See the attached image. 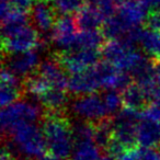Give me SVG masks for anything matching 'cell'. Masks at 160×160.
Returning <instances> with one entry per match:
<instances>
[{"label":"cell","mask_w":160,"mask_h":160,"mask_svg":"<svg viewBox=\"0 0 160 160\" xmlns=\"http://www.w3.org/2000/svg\"><path fill=\"white\" fill-rule=\"evenodd\" d=\"M42 129L49 156L67 159L71 156L75 140L72 125L64 111H47L43 116Z\"/></svg>","instance_id":"6da1fadb"},{"label":"cell","mask_w":160,"mask_h":160,"mask_svg":"<svg viewBox=\"0 0 160 160\" xmlns=\"http://www.w3.org/2000/svg\"><path fill=\"white\" fill-rule=\"evenodd\" d=\"M6 144L16 152L29 159H38L47 153V145L43 129L36 123L17 127L8 134Z\"/></svg>","instance_id":"7a4b0ae2"},{"label":"cell","mask_w":160,"mask_h":160,"mask_svg":"<svg viewBox=\"0 0 160 160\" xmlns=\"http://www.w3.org/2000/svg\"><path fill=\"white\" fill-rule=\"evenodd\" d=\"M42 108L38 102L17 101L12 104L2 108L1 111V128L5 135L11 133L17 127L25 124H34L43 118Z\"/></svg>","instance_id":"3957f363"},{"label":"cell","mask_w":160,"mask_h":160,"mask_svg":"<svg viewBox=\"0 0 160 160\" xmlns=\"http://www.w3.org/2000/svg\"><path fill=\"white\" fill-rule=\"evenodd\" d=\"M41 36L38 31L29 23L11 30L2 31L3 55L24 53L38 46Z\"/></svg>","instance_id":"277c9868"},{"label":"cell","mask_w":160,"mask_h":160,"mask_svg":"<svg viewBox=\"0 0 160 160\" xmlns=\"http://www.w3.org/2000/svg\"><path fill=\"white\" fill-rule=\"evenodd\" d=\"M70 112L78 120L96 123L110 118L102 94L90 93L76 97L70 103Z\"/></svg>","instance_id":"5b68a950"},{"label":"cell","mask_w":160,"mask_h":160,"mask_svg":"<svg viewBox=\"0 0 160 160\" xmlns=\"http://www.w3.org/2000/svg\"><path fill=\"white\" fill-rule=\"evenodd\" d=\"M140 118L138 111L127 108L121 110L113 118V138L128 149L137 147V126Z\"/></svg>","instance_id":"8992f818"},{"label":"cell","mask_w":160,"mask_h":160,"mask_svg":"<svg viewBox=\"0 0 160 160\" xmlns=\"http://www.w3.org/2000/svg\"><path fill=\"white\" fill-rule=\"evenodd\" d=\"M54 56L57 58V60L67 72L73 75L88 70L98 64L101 53L98 49L76 48L62 53L55 52Z\"/></svg>","instance_id":"52a82bcc"},{"label":"cell","mask_w":160,"mask_h":160,"mask_svg":"<svg viewBox=\"0 0 160 160\" xmlns=\"http://www.w3.org/2000/svg\"><path fill=\"white\" fill-rule=\"evenodd\" d=\"M77 23L70 16H62L57 19L49 35V41L57 48L56 53H62L73 49L77 38Z\"/></svg>","instance_id":"ba28073f"},{"label":"cell","mask_w":160,"mask_h":160,"mask_svg":"<svg viewBox=\"0 0 160 160\" xmlns=\"http://www.w3.org/2000/svg\"><path fill=\"white\" fill-rule=\"evenodd\" d=\"M40 53L38 48L24 52V53L11 54L5 56L3 67L9 69L19 78H28L38 69L40 62Z\"/></svg>","instance_id":"9c48e42d"},{"label":"cell","mask_w":160,"mask_h":160,"mask_svg":"<svg viewBox=\"0 0 160 160\" xmlns=\"http://www.w3.org/2000/svg\"><path fill=\"white\" fill-rule=\"evenodd\" d=\"M102 88L96 65L88 70L73 73L68 78V91L76 97L96 93Z\"/></svg>","instance_id":"30bf717a"},{"label":"cell","mask_w":160,"mask_h":160,"mask_svg":"<svg viewBox=\"0 0 160 160\" xmlns=\"http://www.w3.org/2000/svg\"><path fill=\"white\" fill-rule=\"evenodd\" d=\"M30 19L33 27L40 33L47 34L53 31L57 21V12L55 8L47 3L46 1L35 2L30 9Z\"/></svg>","instance_id":"8fae6325"},{"label":"cell","mask_w":160,"mask_h":160,"mask_svg":"<svg viewBox=\"0 0 160 160\" xmlns=\"http://www.w3.org/2000/svg\"><path fill=\"white\" fill-rule=\"evenodd\" d=\"M24 92V86L21 78L3 67L1 72V89H0V103L6 108L19 101Z\"/></svg>","instance_id":"7c38bea8"},{"label":"cell","mask_w":160,"mask_h":160,"mask_svg":"<svg viewBox=\"0 0 160 160\" xmlns=\"http://www.w3.org/2000/svg\"><path fill=\"white\" fill-rule=\"evenodd\" d=\"M65 69L55 56L41 62L35 72L38 73L52 88L68 89V78Z\"/></svg>","instance_id":"4fadbf2b"},{"label":"cell","mask_w":160,"mask_h":160,"mask_svg":"<svg viewBox=\"0 0 160 160\" xmlns=\"http://www.w3.org/2000/svg\"><path fill=\"white\" fill-rule=\"evenodd\" d=\"M147 10L148 8L142 3V1L131 0L123 2L116 11V14L129 28H140V24L147 21L148 18L149 12Z\"/></svg>","instance_id":"5bb4252c"},{"label":"cell","mask_w":160,"mask_h":160,"mask_svg":"<svg viewBox=\"0 0 160 160\" xmlns=\"http://www.w3.org/2000/svg\"><path fill=\"white\" fill-rule=\"evenodd\" d=\"M137 145L145 149L160 146V123L142 116L137 126Z\"/></svg>","instance_id":"9a60e30c"},{"label":"cell","mask_w":160,"mask_h":160,"mask_svg":"<svg viewBox=\"0 0 160 160\" xmlns=\"http://www.w3.org/2000/svg\"><path fill=\"white\" fill-rule=\"evenodd\" d=\"M75 20L80 31H90V30H97L98 28L103 27L107 18L98 9L89 5L85 6L78 12Z\"/></svg>","instance_id":"2e32d148"},{"label":"cell","mask_w":160,"mask_h":160,"mask_svg":"<svg viewBox=\"0 0 160 160\" xmlns=\"http://www.w3.org/2000/svg\"><path fill=\"white\" fill-rule=\"evenodd\" d=\"M123 103L127 109L142 111L149 104V94L137 83H131L125 90H123Z\"/></svg>","instance_id":"e0dca14e"},{"label":"cell","mask_w":160,"mask_h":160,"mask_svg":"<svg viewBox=\"0 0 160 160\" xmlns=\"http://www.w3.org/2000/svg\"><path fill=\"white\" fill-rule=\"evenodd\" d=\"M36 100L46 111H64L68 103V93L66 89L51 88L42 93Z\"/></svg>","instance_id":"ac0fdd59"},{"label":"cell","mask_w":160,"mask_h":160,"mask_svg":"<svg viewBox=\"0 0 160 160\" xmlns=\"http://www.w3.org/2000/svg\"><path fill=\"white\" fill-rule=\"evenodd\" d=\"M145 54L153 60H160V30L146 28L142 31L138 42Z\"/></svg>","instance_id":"d6986e66"},{"label":"cell","mask_w":160,"mask_h":160,"mask_svg":"<svg viewBox=\"0 0 160 160\" xmlns=\"http://www.w3.org/2000/svg\"><path fill=\"white\" fill-rule=\"evenodd\" d=\"M102 157V149L96 142H75L70 160H100Z\"/></svg>","instance_id":"ffe728a7"},{"label":"cell","mask_w":160,"mask_h":160,"mask_svg":"<svg viewBox=\"0 0 160 160\" xmlns=\"http://www.w3.org/2000/svg\"><path fill=\"white\" fill-rule=\"evenodd\" d=\"M104 43V35L103 33H100L98 30L80 31L78 32L77 38H76L73 49H99V47H102Z\"/></svg>","instance_id":"44dd1931"},{"label":"cell","mask_w":160,"mask_h":160,"mask_svg":"<svg viewBox=\"0 0 160 160\" xmlns=\"http://www.w3.org/2000/svg\"><path fill=\"white\" fill-rule=\"evenodd\" d=\"M96 136L94 142L102 150H105L113 138V120L107 118L100 122L96 123Z\"/></svg>","instance_id":"7402d4cb"},{"label":"cell","mask_w":160,"mask_h":160,"mask_svg":"<svg viewBox=\"0 0 160 160\" xmlns=\"http://www.w3.org/2000/svg\"><path fill=\"white\" fill-rule=\"evenodd\" d=\"M72 135L75 142H94L96 125L86 121H77L72 125Z\"/></svg>","instance_id":"603a6c76"},{"label":"cell","mask_w":160,"mask_h":160,"mask_svg":"<svg viewBox=\"0 0 160 160\" xmlns=\"http://www.w3.org/2000/svg\"><path fill=\"white\" fill-rule=\"evenodd\" d=\"M53 7L57 14L60 16H70L78 13L85 7V0H54Z\"/></svg>","instance_id":"cb8c5ba5"},{"label":"cell","mask_w":160,"mask_h":160,"mask_svg":"<svg viewBox=\"0 0 160 160\" xmlns=\"http://www.w3.org/2000/svg\"><path fill=\"white\" fill-rule=\"evenodd\" d=\"M102 98L110 116L113 115V114H118L121 111L122 105L124 104L123 103V96L122 93L118 92V90H107L102 94Z\"/></svg>","instance_id":"d4e9b609"},{"label":"cell","mask_w":160,"mask_h":160,"mask_svg":"<svg viewBox=\"0 0 160 160\" xmlns=\"http://www.w3.org/2000/svg\"><path fill=\"white\" fill-rule=\"evenodd\" d=\"M115 0H90V6L98 9L108 19L115 14Z\"/></svg>","instance_id":"484cf974"},{"label":"cell","mask_w":160,"mask_h":160,"mask_svg":"<svg viewBox=\"0 0 160 160\" xmlns=\"http://www.w3.org/2000/svg\"><path fill=\"white\" fill-rule=\"evenodd\" d=\"M144 116L149 120L160 123V100H156L147 105L144 110Z\"/></svg>","instance_id":"4316f807"},{"label":"cell","mask_w":160,"mask_h":160,"mask_svg":"<svg viewBox=\"0 0 160 160\" xmlns=\"http://www.w3.org/2000/svg\"><path fill=\"white\" fill-rule=\"evenodd\" d=\"M146 23H147V28L160 30V10L149 11Z\"/></svg>","instance_id":"83f0119b"},{"label":"cell","mask_w":160,"mask_h":160,"mask_svg":"<svg viewBox=\"0 0 160 160\" xmlns=\"http://www.w3.org/2000/svg\"><path fill=\"white\" fill-rule=\"evenodd\" d=\"M1 1H6V2L10 3L13 7L24 10V11H28L29 9H31L32 6L34 5L33 0H1Z\"/></svg>","instance_id":"f1b7e54d"},{"label":"cell","mask_w":160,"mask_h":160,"mask_svg":"<svg viewBox=\"0 0 160 160\" xmlns=\"http://www.w3.org/2000/svg\"><path fill=\"white\" fill-rule=\"evenodd\" d=\"M142 160H160V150L155 148H142Z\"/></svg>","instance_id":"f546056e"},{"label":"cell","mask_w":160,"mask_h":160,"mask_svg":"<svg viewBox=\"0 0 160 160\" xmlns=\"http://www.w3.org/2000/svg\"><path fill=\"white\" fill-rule=\"evenodd\" d=\"M0 160H18L17 159V155L9 146L8 144H3L2 150H1V158Z\"/></svg>","instance_id":"4dcf8cb0"},{"label":"cell","mask_w":160,"mask_h":160,"mask_svg":"<svg viewBox=\"0 0 160 160\" xmlns=\"http://www.w3.org/2000/svg\"><path fill=\"white\" fill-rule=\"evenodd\" d=\"M142 1L148 8V10L150 9V11L160 10V0H142Z\"/></svg>","instance_id":"1f68e13d"},{"label":"cell","mask_w":160,"mask_h":160,"mask_svg":"<svg viewBox=\"0 0 160 160\" xmlns=\"http://www.w3.org/2000/svg\"><path fill=\"white\" fill-rule=\"evenodd\" d=\"M155 81H156V86L160 87V60H155Z\"/></svg>","instance_id":"d6a6232c"},{"label":"cell","mask_w":160,"mask_h":160,"mask_svg":"<svg viewBox=\"0 0 160 160\" xmlns=\"http://www.w3.org/2000/svg\"><path fill=\"white\" fill-rule=\"evenodd\" d=\"M34 160H64V159H59V158H56L53 157V156H44V157H41L38 158V159H34Z\"/></svg>","instance_id":"836d02e7"},{"label":"cell","mask_w":160,"mask_h":160,"mask_svg":"<svg viewBox=\"0 0 160 160\" xmlns=\"http://www.w3.org/2000/svg\"><path fill=\"white\" fill-rule=\"evenodd\" d=\"M100 160H114V158L110 155H102V157H101Z\"/></svg>","instance_id":"e575fe53"},{"label":"cell","mask_w":160,"mask_h":160,"mask_svg":"<svg viewBox=\"0 0 160 160\" xmlns=\"http://www.w3.org/2000/svg\"><path fill=\"white\" fill-rule=\"evenodd\" d=\"M116 2H126V1H131V0H115Z\"/></svg>","instance_id":"d590c367"},{"label":"cell","mask_w":160,"mask_h":160,"mask_svg":"<svg viewBox=\"0 0 160 160\" xmlns=\"http://www.w3.org/2000/svg\"><path fill=\"white\" fill-rule=\"evenodd\" d=\"M38 1H46V2H48V1H51V0H38Z\"/></svg>","instance_id":"8d00e7d4"}]
</instances>
